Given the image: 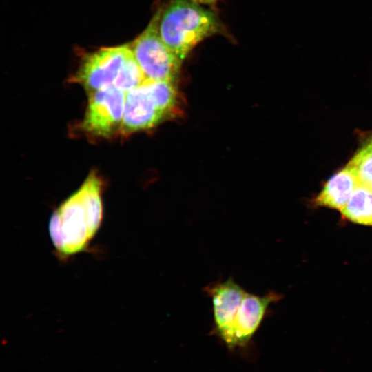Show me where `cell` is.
<instances>
[{"label":"cell","mask_w":372,"mask_h":372,"mask_svg":"<svg viewBox=\"0 0 372 372\" xmlns=\"http://www.w3.org/2000/svg\"><path fill=\"white\" fill-rule=\"evenodd\" d=\"M103 184L94 172L52 212L48 231L61 259L83 251L98 232L103 218Z\"/></svg>","instance_id":"obj_1"},{"label":"cell","mask_w":372,"mask_h":372,"mask_svg":"<svg viewBox=\"0 0 372 372\" xmlns=\"http://www.w3.org/2000/svg\"><path fill=\"white\" fill-rule=\"evenodd\" d=\"M220 29L216 15L192 0H172L160 12V36L180 61L196 45Z\"/></svg>","instance_id":"obj_2"},{"label":"cell","mask_w":372,"mask_h":372,"mask_svg":"<svg viewBox=\"0 0 372 372\" xmlns=\"http://www.w3.org/2000/svg\"><path fill=\"white\" fill-rule=\"evenodd\" d=\"M160 11L130 45L133 54L147 80L176 83L182 61L167 46L158 30Z\"/></svg>","instance_id":"obj_3"},{"label":"cell","mask_w":372,"mask_h":372,"mask_svg":"<svg viewBox=\"0 0 372 372\" xmlns=\"http://www.w3.org/2000/svg\"><path fill=\"white\" fill-rule=\"evenodd\" d=\"M132 52L130 45L101 48L87 54L74 76L89 94L113 85Z\"/></svg>","instance_id":"obj_4"},{"label":"cell","mask_w":372,"mask_h":372,"mask_svg":"<svg viewBox=\"0 0 372 372\" xmlns=\"http://www.w3.org/2000/svg\"><path fill=\"white\" fill-rule=\"evenodd\" d=\"M125 93L114 85L90 94L83 128L98 136L108 137L120 131Z\"/></svg>","instance_id":"obj_5"},{"label":"cell","mask_w":372,"mask_h":372,"mask_svg":"<svg viewBox=\"0 0 372 372\" xmlns=\"http://www.w3.org/2000/svg\"><path fill=\"white\" fill-rule=\"evenodd\" d=\"M280 298V296L273 291L263 296L247 291L222 341L230 349L246 345L259 328L269 306Z\"/></svg>","instance_id":"obj_6"},{"label":"cell","mask_w":372,"mask_h":372,"mask_svg":"<svg viewBox=\"0 0 372 372\" xmlns=\"http://www.w3.org/2000/svg\"><path fill=\"white\" fill-rule=\"evenodd\" d=\"M203 291L211 301L213 332L222 340L228 333L247 291L231 276L209 284Z\"/></svg>","instance_id":"obj_7"},{"label":"cell","mask_w":372,"mask_h":372,"mask_svg":"<svg viewBox=\"0 0 372 372\" xmlns=\"http://www.w3.org/2000/svg\"><path fill=\"white\" fill-rule=\"evenodd\" d=\"M145 82L125 92L124 112L119 131L122 134L149 129L167 117L156 105Z\"/></svg>","instance_id":"obj_8"},{"label":"cell","mask_w":372,"mask_h":372,"mask_svg":"<svg viewBox=\"0 0 372 372\" xmlns=\"http://www.w3.org/2000/svg\"><path fill=\"white\" fill-rule=\"evenodd\" d=\"M359 180L348 165L333 175L314 199V204L340 211L345 207Z\"/></svg>","instance_id":"obj_9"},{"label":"cell","mask_w":372,"mask_h":372,"mask_svg":"<svg viewBox=\"0 0 372 372\" xmlns=\"http://www.w3.org/2000/svg\"><path fill=\"white\" fill-rule=\"evenodd\" d=\"M342 217L351 222L372 226V191L359 183L345 207Z\"/></svg>","instance_id":"obj_10"},{"label":"cell","mask_w":372,"mask_h":372,"mask_svg":"<svg viewBox=\"0 0 372 372\" xmlns=\"http://www.w3.org/2000/svg\"><path fill=\"white\" fill-rule=\"evenodd\" d=\"M145 83L160 110L167 116H171L176 110L178 102L175 83L146 80Z\"/></svg>","instance_id":"obj_11"},{"label":"cell","mask_w":372,"mask_h":372,"mask_svg":"<svg viewBox=\"0 0 372 372\" xmlns=\"http://www.w3.org/2000/svg\"><path fill=\"white\" fill-rule=\"evenodd\" d=\"M146 80L132 52L125 60L114 85L125 93L139 87Z\"/></svg>","instance_id":"obj_12"},{"label":"cell","mask_w":372,"mask_h":372,"mask_svg":"<svg viewBox=\"0 0 372 372\" xmlns=\"http://www.w3.org/2000/svg\"><path fill=\"white\" fill-rule=\"evenodd\" d=\"M355 172L359 182L366 186L372 184V145L367 143L347 164Z\"/></svg>","instance_id":"obj_13"},{"label":"cell","mask_w":372,"mask_h":372,"mask_svg":"<svg viewBox=\"0 0 372 372\" xmlns=\"http://www.w3.org/2000/svg\"><path fill=\"white\" fill-rule=\"evenodd\" d=\"M197 4H213L217 0H192Z\"/></svg>","instance_id":"obj_14"},{"label":"cell","mask_w":372,"mask_h":372,"mask_svg":"<svg viewBox=\"0 0 372 372\" xmlns=\"http://www.w3.org/2000/svg\"><path fill=\"white\" fill-rule=\"evenodd\" d=\"M369 188L371 189V190L372 191V184H371L369 186H368Z\"/></svg>","instance_id":"obj_15"},{"label":"cell","mask_w":372,"mask_h":372,"mask_svg":"<svg viewBox=\"0 0 372 372\" xmlns=\"http://www.w3.org/2000/svg\"><path fill=\"white\" fill-rule=\"evenodd\" d=\"M372 145V139L369 142Z\"/></svg>","instance_id":"obj_16"}]
</instances>
